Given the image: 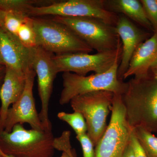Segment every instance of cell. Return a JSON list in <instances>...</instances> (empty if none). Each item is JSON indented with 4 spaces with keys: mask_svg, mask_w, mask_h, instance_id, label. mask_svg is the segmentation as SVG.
Masks as SVG:
<instances>
[{
    "mask_svg": "<svg viewBox=\"0 0 157 157\" xmlns=\"http://www.w3.org/2000/svg\"><path fill=\"white\" fill-rule=\"evenodd\" d=\"M52 19L67 26L98 52L116 50L121 42L115 26L101 20L90 17L57 16Z\"/></svg>",
    "mask_w": 157,
    "mask_h": 157,
    "instance_id": "5",
    "label": "cell"
},
{
    "mask_svg": "<svg viewBox=\"0 0 157 157\" xmlns=\"http://www.w3.org/2000/svg\"><path fill=\"white\" fill-rule=\"evenodd\" d=\"M4 81L0 90V132L4 130L7 113L11 104H14L22 95L26 77L20 76L14 70L6 67Z\"/></svg>",
    "mask_w": 157,
    "mask_h": 157,
    "instance_id": "15",
    "label": "cell"
},
{
    "mask_svg": "<svg viewBox=\"0 0 157 157\" xmlns=\"http://www.w3.org/2000/svg\"><path fill=\"white\" fill-rule=\"evenodd\" d=\"M0 44L2 58L6 67L25 77L33 71L30 48L3 27H0Z\"/></svg>",
    "mask_w": 157,
    "mask_h": 157,
    "instance_id": "12",
    "label": "cell"
},
{
    "mask_svg": "<svg viewBox=\"0 0 157 157\" xmlns=\"http://www.w3.org/2000/svg\"><path fill=\"white\" fill-rule=\"evenodd\" d=\"M140 2L151 24L154 33H157V0H141Z\"/></svg>",
    "mask_w": 157,
    "mask_h": 157,
    "instance_id": "22",
    "label": "cell"
},
{
    "mask_svg": "<svg viewBox=\"0 0 157 157\" xmlns=\"http://www.w3.org/2000/svg\"><path fill=\"white\" fill-rule=\"evenodd\" d=\"M0 64H4V63H3L2 58V54H1V44H0Z\"/></svg>",
    "mask_w": 157,
    "mask_h": 157,
    "instance_id": "32",
    "label": "cell"
},
{
    "mask_svg": "<svg viewBox=\"0 0 157 157\" xmlns=\"http://www.w3.org/2000/svg\"><path fill=\"white\" fill-rule=\"evenodd\" d=\"M54 138L52 131L27 130L17 124L11 132H0V150L14 157H53Z\"/></svg>",
    "mask_w": 157,
    "mask_h": 157,
    "instance_id": "2",
    "label": "cell"
},
{
    "mask_svg": "<svg viewBox=\"0 0 157 157\" xmlns=\"http://www.w3.org/2000/svg\"><path fill=\"white\" fill-rule=\"evenodd\" d=\"M36 76L33 71L27 76L24 90L18 100L7 113L4 131L11 132L13 127L17 124H29L32 129L39 131L45 130L37 112L33 94L34 80Z\"/></svg>",
    "mask_w": 157,
    "mask_h": 157,
    "instance_id": "11",
    "label": "cell"
},
{
    "mask_svg": "<svg viewBox=\"0 0 157 157\" xmlns=\"http://www.w3.org/2000/svg\"><path fill=\"white\" fill-rule=\"evenodd\" d=\"M115 28L122 44L121 56L117 76L120 80L124 81V75L128 70L135 51L151 36L123 14L118 15Z\"/></svg>",
    "mask_w": 157,
    "mask_h": 157,
    "instance_id": "13",
    "label": "cell"
},
{
    "mask_svg": "<svg viewBox=\"0 0 157 157\" xmlns=\"http://www.w3.org/2000/svg\"><path fill=\"white\" fill-rule=\"evenodd\" d=\"M129 142L133 149L135 157H147L132 130L130 135Z\"/></svg>",
    "mask_w": 157,
    "mask_h": 157,
    "instance_id": "25",
    "label": "cell"
},
{
    "mask_svg": "<svg viewBox=\"0 0 157 157\" xmlns=\"http://www.w3.org/2000/svg\"><path fill=\"white\" fill-rule=\"evenodd\" d=\"M121 56H118L112 67L103 73L83 76L70 72L63 73L62 76L63 89L59 99V104L66 105L77 96L99 91L122 94L126 89L127 82L121 81L118 78Z\"/></svg>",
    "mask_w": 157,
    "mask_h": 157,
    "instance_id": "3",
    "label": "cell"
},
{
    "mask_svg": "<svg viewBox=\"0 0 157 157\" xmlns=\"http://www.w3.org/2000/svg\"><path fill=\"white\" fill-rule=\"evenodd\" d=\"M132 132L121 95L114 94L110 121L96 145L95 157H123Z\"/></svg>",
    "mask_w": 157,
    "mask_h": 157,
    "instance_id": "7",
    "label": "cell"
},
{
    "mask_svg": "<svg viewBox=\"0 0 157 157\" xmlns=\"http://www.w3.org/2000/svg\"><path fill=\"white\" fill-rule=\"evenodd\" d=\"M57 117L59 119L67 123L74 130L76 135L87 133L86 122L80 113L76 111L72 113L60 112L58 113Z\"/></svg>",
    "mask_w": 157,
    "mask_h": 157,
    "instance_id": "19",
    "label": "cell"
},
{
    "mask_svg": "<svg viewBox=\"0 0 157 157\" xmlns=\"http://www.w3.org/2000/svg\"><path fill=\"white\" fill-rule=\"evenodd\" d=\"M33 69L38 78V90L41 103L39 117L45 130L52 131L49 117V102L54 81L59 73L53 54L39 46L30 48Z\"/></svg>",
    "mask_w": 157,
    "mask_h": 157,
    "instance_id": "9",
    "label": "cell"
},
{
    "mask_svg": "<svg viewBox=\"0 0 157 157\" xmlns=\"http://www.w3.org/2000/svg\"><path fill=\"white\" fill-rule=\"evenodd\" d=\"M132 130L147 157H157V137L143 127H135Z\"/></svg>",
    "mask_w": 157,
    "mask_h": 157,
    "instance_id": "18",
    "label": "cell"
},
{
    "mask_svg": "<svg viewBox=\"0 0 157 157\" xmlns=\"http://www.w3.org/2000/svg\"><path fill=\"white\" fill-rule=\"evenodd\" d=\"M60 157H76V155L75 150L72 153H68L66 152H63Z\"/></svg>",
    "mask_w": 157,
    "mask_h": 157,
    "instance_id": "29",
    "label": "cell"
},
{
    "mask_svg": "<svg viewBox=\"0 0 157 157\" xmlns=\"http://www.w3.org/2000/svg\"><path fill=\"white\" fill-rule=\"evenodd\" d=\"M29 17L30 16L22 13L7 12L4 20L3 27L11 33L16 36L21 26Z\"/></svg>",
    "mask_w": 157,
    "mask_h": 157,
    "instance_id": "21",
    "label": "cell"
},
{
    "mask_svg": "<svg viewBox=\"0 0 157 157\" xmlns=\"http://www.w3.org/2000/svg\"><path fill=\"white\" fill-rule=\"evenodd\" d=\"M113 97L111 92L99 91L77 96L70 102L74 111L81 113L85 119L87 135L95 147L107 129Z\"/></svg>",
    "mask_w": 157,
    "mask_h": 157,
    "instance_id": "6",
    "label": "cell"
},
{
    "mask_svg": "<svg viewBox=\"0 0 157 157\" xmlns=\"http://www.w3.org/2000/svg\"><path fill=\"white\" fill-rule=\"evenodd\" d=\"M121 97L131 128L141 127L157 134V78L151 71L146 77L130 79Z\"/></svg>",
    "mask_w": 157,
    "mask_h": 157,
    "instance_id": "1",
    "label": "cell"
},
{
    "mask_svg": "<svg viewBox=\"0 0 157 157\" xmlns=\"http://www.w3.org/2000/svg\"><path fill=\"white\" fill-rule=\"evenodd\" d=\"M16 36L27 48H30L38 46L32 17H29L21 25Z\"/></svg>",
    "mask_w": 157,
    "mask_h": 157,
    "instance_id": "20",
    "label": "cell"
},
{
    "mask_svg": "<svg viewBox=\"0 0 157 157\" xmlns=\"http://www.w3.org/2000/svg\"><path fill=\"white\" fill-rule=\"evenodd\" d=\"M82 149L83 157H95V146L87 133L76 135Z\"/></svg>",
    "mask_w": 157,
    "mask_h": 157,
    "instance_id": "24",
    "label": "cell"
},
{
    "mask_svg": "<svg viewBox=\"0 0 157 157\" xmlns=\"http://www.w3.org/2000/svg\"><path fill=\"white\" fill-rule=\"evenodd\" d=\"M104 5L108 11L123 14L139 25L153 31L140 1L104 0Z\"/></svg>",
    "mask_w": 157,
    "mask_h": 157,
    "instance_id": "16",
    "label": "cell"
},
{
    "mask_svg": "<svg viewBox=\"0 0 157 157\" xmlns=\"http://www.w3.org/2000/svg\"><path fill=\"white\" fill-rule=\"evenodd\" d=\"M6 67L5 65L0 64V90L4 81L6 74Z\"/></svg>",
    "mask_w": 157,
    "mask_h": 157,
    "instance_id": "26",
    "label": "cell"
},
{
    "mask_svg": "<svg viewBox=\"0 0 157 157\" xmlns=\"http://www.w3.org/2000/svg\"><path fill=\"white\" fill-rule=\"evenodd\" d=\"M122 44L116 50L95 54L73 53L54 55L53 59L59 73L70 72L85 76L90 72L101 73L107 71L118 56L121 55Z\"/></svg>",
    "mask_w": 157,
    "mask_h": 157,
    "instance_id": "10",
    "label": "cell"
},
{
    "mask_svg": "<svg viewBox=\"0 0 157 157\" xmlns=\"http://www.w3.org/2000/svg\"><path fill=\"white\" fill-rule=\"evenodd\" d=\"M157 61V33L140 44L135 51L124 76V79L134 76L135 78L148 76Z\"/></svg>",
    "mask_w": 157,
    "mask_h": 157,
    "instance_id": "14",
    "label": "cell"
},
{
    "mask_svg": "<svg viewBox=\"0 0 157 157\" xmlns=\"http://www.w3.org/2000/svg\"><path fill=\"white\" fill-rule=\"evenodd\" d=\"M150 71L157 78V61L153 66L152 67Z\"/></svg>",
    "mask_w": 157,
    "mask_h": 157,
    "instance_id": "30",
    "label": "cell"
},
{
    "mask_svg": "<svg viewBox=\"0 0 157 157\" xmlns=\"http://www.w3.org/2000/svg\"><path fill=\"white\" fill-rule=\"evenodd\" d=\"M123 157H135L133 149L130 144V142L125 151Z\"/></svg>",
    "mask_w": 157,
    "mask_h": 157,
    "instance_id": "27",
    "label": "cell"
},
{
    "mask_svg": "<svg viewBox=\"0 0 157 157\" xmlns=\"http://www.w3.org/2000/svg\"><path fill=\"white\" fill-rule=\"evenodd\" d=\"M6 13L0 10V27L4 26V20Z\"/></svg>",
    "mask_w": 157,
    "mask_h": 157,
    "instance_id": "28",
    "label": "cell"
},
{
    "mask_svg": "<svg viewBox=\"0 0 157 157\" xmlns=\"http://www.w3.org/2000/svg\"><path fill=\"white\" fill-rule=\"evenodd\" d=\"M71 132L69 131H64L59 137L54 138V147L55 149L68 153H72L75 150L73 149L70 142Z\"/></svg>",
    "mask_w": 157,
    "mask_h": 157,
    "instance_id": "23",
    "label": "cell"
},
{
    "mask_svg": "<svg viewBox=\"0 0 157 157\" xmlns=\"http://www.w3.org/2000/svg\"><path fill=\"white\" fill-rule=\"evenodd\" d=\"M32 17L44 15L65 17H90L98 18L115 26L118 14L106 9L104 0H69L54 1L50 4L33 7Z\"/></svg>",
    "mask_w": 157,
    "mask_h": 157,
    "instance_id": "8",
    "label": "cell"
},
{
    "mask_svg": "<svg viewBox=\"0 0 157 157\" xmlns=\"http://www.w3.org/2000/svg\"><path fill=\"white\" fill-rule=\"evenodd\" d=\"M52 1L32 0H0V10L7 13L13 12L22 13L30 16L32 8L50 4Z\"/></svg>",
    "mask_w": 157,
    "mask_h": 157,
    "instance_id": "17",
    "label": "cell"
},
{
    "mask_svg": "<svg viewBox=\"0 0 157 157\" xmlns=\"http://www.w3.org/2000/svg\"><path fill=\"white\" fill-rule=\"evenodd\" d=\"M0 157H4L1 154V153H0Z\"/></svg>",
    "mask_w": 157,
    "mask_h": 157,
    "instance_id": "33",
    "label": "cell"
},
{
    "mask_svg": "<svg viewBox=\"0 0 157 157\" xmlns=\"http://www.w3.org/2000/svg\"><path fill=\"white\" fill-rule=\"evenodd\" d=\"M37 45L56 55L93 50L67 26L53 19L32 17Z\"/></svg>",
    "mask_w": 157,
    "mask_h": 157,
    "instance_id": "4",
    "label": "cell"
},
{
    "mask_svg": "<svg viewBox=\"0 0 157 157\" xmlns=\"http://www.w3.org/2000/svg\"><path fill=\"white\" fill-rule=\"evenodd\" d=\"M0 153H1V154L2 155V156L4 157H14L13 156H11V155H9L6 154L4 153H3L2 151H1V150H0Z\"/></svg>",
    "mask_w": 157,
    "mask_h": 157,
    "instance_id": "31",
    "label": "cell"
}]
</instances>
